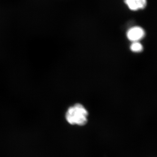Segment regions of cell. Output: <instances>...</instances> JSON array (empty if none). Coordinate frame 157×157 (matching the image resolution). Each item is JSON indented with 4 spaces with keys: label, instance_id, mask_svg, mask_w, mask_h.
I'll return each instance as SVG.
<instances>
[{
    "label": "cell",
    "instance_id": "6da1fadb",
    "mask_svg": "<svg viewBox=\"0 0 157 157\" xmlns=\"http://www.w3.org/2000/svg\"><path fill=\"white\" fill-rule=\"evenodd\" d=\"M89 113L83 105L77 103L70 106L65 113V119L73 125L83 126L87 123Z\"/></svg>",
    "mask_w": 157,
    "mask_h": 157
},
{
    "label": "cell",
    "instance_id": "7a4b0ae2",
    "mask_svg": "<svg viewBox=\"0 0 157 157\" xmlns=\"http://www.w3.org/2000/svg\"><path fill=\"white\" fill-rule=\"evenodd\" d=\"M144 29L139 26H135L128 29L127 32L128 39L131 42L140 41L145 36Z\"/></svg>",
    "mask_w": 157,
    "mask_h": 157
},
{
    "label": "cell",
    "instance_id": "3957f363",
    "mask_svg": "<svg viewBox=\"0 0 157 157\" xmlns=\"http://www.w3.org/2000/svg\"><path fill=\"white\" fill-rule=\"evenodd\" d=\"M125 4L131 10L144 9L147 4V0H124Z\"/></svg>",
    "mask_w": 157,
    "mask_h": 157
},
{
    "label": "cell",
    "instance_id": "277c9868",
    "mask_svg": "<svg viewBox=\"0 0 157 157\" xmlns=\"http://www.w3.org/2000/svg\"><path fill=\"white\" fill-rule=\"evenodd\" d=\"M130 50L134 53H140L144 50V47L139 41L132 42L130 45Z\"/></svg>",
    "mask_w": 157,
    "mask_h": 157
}]
</instances>
